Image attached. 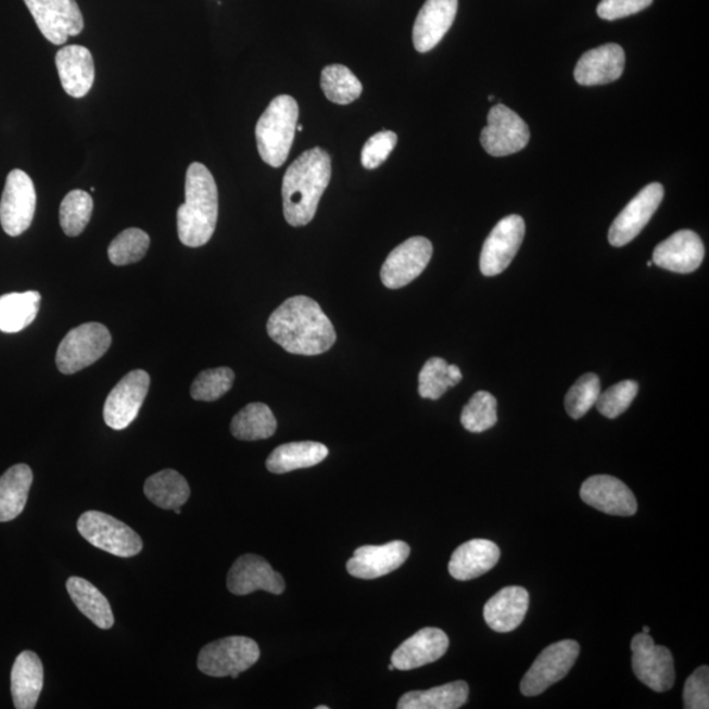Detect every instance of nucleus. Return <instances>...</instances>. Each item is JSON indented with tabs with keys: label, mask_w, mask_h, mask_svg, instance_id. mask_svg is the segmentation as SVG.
Masks as SVG:
<instances>
[{
	"label": "nucleus",
	"mask_w": 709,
	"mask_h": 709,
	"mask_svg": "<svg viewBox=\"0 0 709 709\" xmlns=\"http://www.w3.org/2000/svg\"><path fill=\"white\" fill-rule=\"evenodd\" d=\"M269 338L288 353L316 356L337 342V332L317 301L306 296L288 299L268 318Z\"/></svg>",
	"instance_id": "f257e3e1"
},
{
	"label": "nucleus",
	"mask_w": 709,
	"mask_h": 709,
	"mask_svg": "<svg viewBox=\"0 0 709 709\" xmlns=\"http://www.w3.org/2000/svg\"><path fill=\"white\" fill-rule=\"evenodd\" d=\"M331 179V159L321 148L301 154L282 179V205L287 223L305 226L316 216L319 200Z\"/></svg>",
	"instance_id": "f03ea898"
},
{
	"label": "nucleus",
	"mask_w": 709,
	"mask_h": 709,
	"mask_svg": "<svg viewBox=\"0 0 709 709\" xmlns=\"http://www.w3.org/2000/svg\"><path fill=\"white\" fill-rule=\"evenodd\" d=\"M218 218V191L215 178L203 163L187 169L186 203L178 210V236L187 248H202L215 233Z\"/></svg>",
	"instance_id": "7ed1b4c3"
},
{
	"label": "nucleus",
	"mask_w": 709,
	"mask_h": 709,
	"mask_svg": "<svg viewBox=\"0 0 709 709\" xmlns=\"http://www.w3.org/2000/svg\"><path fill=\"white\" fill-rule=\"evenodd\" d=\"M299 122V104L290 96L275 98L256 124V147L271 167L284 165L290 155Z\"/></svg>",
	"instance_id": "20e7f679"
},
{
	"label": "nucleus",
	"mask_w": 709,
	"mask_h": 709,
	"mask_svg": "<svg viewBox=\"0 0 709 709\" xmlns=\"http://www.w3.org/2000/svg\"><path fill=\"white\" fill-rule=\"evenodd\" d=\"M111 343V332L104 325H80L62 339L56 350V367L64 375L77 374L98 362L109 351Z\"/></svg>",
	"instance_id": "39448f33"
},
{
	"label": "nucleus",
	"mask_w": 709,
	"mask_h": 709,
	"mask_svg": "<svg viewBox=\"0 0 709 709\" xmlns=\"http://www.w3.org/2000/svg\"><path fill=\"white\" fill-rule=\"evenodd\" d=\"M261 649L253 638L231 636L205 645L198 658V668L210 676L233 680L258 662Z\"/></svg>",
	"instance_id": "423d86ee"
},
{
	"label": "nucleus",
	"mask_w": 709,
	"mask_h": 709,
	"mask_svg": "<svg viewBox=\"0 0 709 709\" xmlns=\"http://www.w3.org/2000/svg\"><path fill=\"white\" fill-rule=\"evenodd\" d=\"M78 531L87 542L117 557H134L142 550V539L129 526L100 511L81 514Z\"/></svg>",
	"instance_id": "0eeeda50"
},
{
	"label": "nucleus",
	"mask_w": 709,
	"mask_h": 709,
	"mask_svg": "<svg viewBox=\"0 0 709 709\" xmlns=\"http://www.w3.org/2000/svg\"><path fill=\"white\" fill-rule=\"evenodd\" d=\"M632 668L637 680L656 693L673 688L675 670L673 655L667 646L656 645L649 633H638L631 643Z\"/></svg>",
	"instance_id": "6e6552de"
},
{
	"label": "nucleus",
	"mask_w": 709,
	"mask_h": 709,
	"mask_svg": "<svg viewBox=\"0 0 709 709\" xmlns=\"http://www.w3.org/2000/svg\"><path fill=\"white\" fill-rule=\"evenodd\" d=\"M580 656V645L574 640L552 644L539 656L527 671L520 692L524 696H537L555 683L564 680Z\"/></svg>",
	"instance_id": "1a4fd4ad"
},
{
	"label": "nucleus",
	"mask_w": 709,
	"mask_h": 709,
	"mask_svg": "<svg viewBox=\"0 0 709 709\" xmlns=\"http://www.w3.org/2000/svg\"><path fill=\"white\" fill-rule=\"evenodd\" d=\"M36 190L33 179L22 169H12L0 200V224L11 237H17L33 225L36 212Z\"/></svg>",
	"instance_id": "9d476101"
},
{
	"label": "nucleus",
	"mask_w": 709,
	"mask_h": 709,
	"mask_svg": "<svg viewBox=\"0 0 709 709\" xmlns=\"http://www.w3.org/2000/svg\"><path fill=\"white\" fill-rule=\"evenodd\" d=\"M24 3L43 37L54 46H64L68 37L84 30V15L75 0H24Z\"/></svg>",
	"instance_id": "9b49d317"
},
{
	"label": "nucleus",
	"mask_w": 709,
	"mask_h": 709,
	"mask_svg": "<svg viewBox=\"0 0 709 709\" xmlns=\"http://www.w3.org/2000/svg\"><path fill=\"white\" fill-rule=\"evenodd\" d=\"M530 141L529 125L505 104L494 105L481 131V145L488 154L506 156L520 152Z\"/></svg>",
	"instance_id": "f8f14e48"
},
{
	"label": "nucleus",
	"mask_w": 709,
	"mask_h": 709,
	"mask_svg": "<svg viewBox=\"0 0 709 709\" xmlns=\"http://www.w3.org/2000/svg\"><path fill=\"white\" fill-rule=\"evenodd\" d=\"M150 388V376L142 369L129 372L106 397L103 417L113 430H124L140 413Z\"/></svg>",
	"instance_id": "ddd939ff"
},
{
	"label": "nucleus",
	"mask_w": 709,
	"mask_h": 709,
	"mask_svg": "<svg viewBox=\"0 0 709 709\" xmlns=\"http://www.w3.org/2000/svg\"><path fill=\"white\" fill-rule=\"evenodd\" d=\"M526 224L522 217L511 215L502 218L482 246L480 256L482 275L491 278L504 273L522 246Z\"/></svg>",
	"instance_id": "4468645a"
},
{
	"label": "nucleus",
	"mask_w": 709,
	"mask_h": 709,
	"mask_svg": "<svg viewBox=\"0 0 709 709\" xmlns=\"http://www.w3.org/2000/svg\"><path fill=\"white\" fill-rule=\"evenodd\" d=\"M432 243L413 237L395 248L381 267V281L389 290H400L422 274L432 258Z\"/></svg>",
	"instance_id": "2eb2a0df"
},
{
	"label": "nucleus",
	"mask_w": 709,
	"mask_h": 709,
	"mask_svg": "<svg viewBox=\"0 0 709 709\" xmlns=\"http://www.w3.org/2000/svg\"><path fill=\"white\" fill-rule=\"evenodd\" d=\"M663 193L660 183H650L640 191L615 218L608 231V242L613 248H623L635 240L661 205Z\"/></svg>",
	"instance_id": "dca6fc26"
},
{
	"label": "nucleus",
	"mask_w": 709,
	"mask_h": 709,
	"mask_svg": "<svg viewBox=\"0 0 709 709\" xmlns=\"http://www.w3.org/2000/svg\"><path fill=\"white\" fill-rule=\"evenodd\" d=\"M581 498L608 516L632 517L637 511V501L631 489L612 476L590 477L582 484Z\"/></svg>",
	"instance_id": "f3484780"
},
{
	"label": "nucleus",
	"mask_w": 709,
	"mask_h": 709,
	"mask_svg": "<svg viewBox=\"0 0 709 709\" xmlns=\"http://www.w3.org/2000/svg\"><path fill=\"white\" fill-rule=\"evenodd\" d=\"M410 556V547L405 542H391L384 545H363L347 561V572L360 580L380 579L397 570Z\"/></svg>",
	"instance_id": "a211bd4d"
},
{
	"label": "nucleus",
	"mask_w": 709,
	"mask_h": 709,
	"mask_svg": "<svg viewBox=\"0 0 709 709\" xmlns=\"http://www.w3.org/2000/svg\"><path fill=\"white\" fill-rule=\"evenodd\" d=\"M228 588L236 595H249L259 592V590L280 595L284 593L286 582L265 558L256 555H243L229 570Z\"/></svg>",
	"instance_id": "6ab92c4d"
},
{
	"label": "nucleus",
	"mask_w": 709,
	"mask_h": 709,
	"mask_svg": "<svg viewBox=\"0 0 709 709\" xmlns=\"http://www.w3.org/2000/svg\"><path fill=\"white\" fill-rule=\"evenodd\" d=\"M705 244L693 230H680L655 249L654 265L676 274L696 271L705 259Z\"/></svg>",
	"instance_id": "aec40b11"
},
{
	"label": "nucleus",
	"mask_w": 709,
	"mask_h": 709,
	"mask_svg": "<svg viewBox=\"0 0 709 709\" xmlns=\"http://www.w3.org/2000/svg\"><path fill=\"white\" fill-rule=\"evenodd\" d=\"M459 0H426L413 28L414 47L428 53L443 40L455 22Z\"/></svg>",
	"instance_id": "412c9836"
},
{
	"label": "nucleus",
	"mask_w": 709,
	"mask_h": 709,
	"mask_svg": "<svg viewBox=\"0 0 709 709\" xmlns=\"http://www.w3.org/2000/svg\"><path fill=\"white\" fill-rule=\"evenodd\" d=\"M625 66V53L618 43H606L588 50L575 66L574 78L581 86L611 84L621 77Z\"/></svg>",
	"instance_id": "4be33fe9"
},
{
	"label": "nucleus",
	"mask_w": 709,
	"mask_h": 709,
	"mask_svg": "<svg viewBox=\"0 0 709 709\" xmlns=\"http://www.w3.org/2000/svg\"><path fill=\"white\" fill-rule=\"evenodd\" d=\"M450 640L442 630L423 629L407 638L392 655L397 670H414L441 660L448 650Z\"/></svg>",
	"instance_id": "5701e85b"
},
{
	"label": "nucleus",
	"mask_w": 709,
	"mask_h": 709,
	"mask_svg": "<svg viewBox=\"0 0 709 709\" xmlns=\"http://www.w3.org/2000/svg\"><path fill=\"white\" fill-rule=\"evenodd\" d=\"M55 65L67 96L79 99L90 92L96 80V64L89 49L80 46L62 48L55 55Z\"/></svg>",
	"instance_id": "b1692460"
},
{
	"label": "nucleus",
	"mask_w": 709,
	"mask_h": 709,
	"mask_svg": "<svg viewBox=\"0 0 709 709\" xmlns=\"http://www.w3.org/2000/svg\"><path fill=\"white\" fill-rule=\"evenodd\" d=\"M499 557L501 550L497 544L485 539H474L461 544L452 554L448 572L452 579L457 581L479 579L498 564Z\"/></svg>",
	"instance_id": "393cba45"
},
{
	"label": "nucleus",
	"mask_w": 709,
	"mask_h": 709,
	"mask_svg": "<svg viewBox=\"0 0 709 709\" xmlns=\"http://www.w3.org/2000/svg\"><path fill=\"white\" fill-rule=\"evenodd\" d=\"M530 594L520 586H508L488 600L484 607L486 624L495 632L516 631L529 610Z\"/></svg>",
	"instance_id": "a878e982"
},
{
	"label": "nucleus",
	"mask_w": 709,
	"mask_h": 709,
	"mask_svg": "<svg viewBox=\"0 0 709 709\" xmlns=\"http://www.w3.org/2000/svg\"><path fill=\"white\" fill-rule=\"evenodd\" d=\"M43 686L40 657L25 650L17 656L11 673V693L17 709H33L39 701Z\"/></svg>",
	"instance_id": "bb28decb"
},
{
	"label": "nucleus",
	"mask_w": 709,
	"mask_h": 709,
	"mask_svg": "<svg viewBox=\"0 0 709 709\" xmlns=\"http://www.w3.org/2000/svg\"><path fill=\"white\" fill-rule=\"evenodd\" d=\"M34 473L27 464H17L0 477V523L16 519L27 505Z\"/></svg>",
	"instance_id": "cd10ccee"
},
{
	"label": "nucleus",
	"mask_w": 709,
	"mask_h": 709,
	"mask_svg": "<svg viewBox=\"0 0 709 709\" xmlns=\"http://www.w3.org/2000/svg\"><path fill=\"white\" fill-rule=\"evenodd\" d=\"M329 455V450L322 443L294 442L280 445L268 456L266 466L269 472L284 474L293 470L317 466Z\"/></svg>",
	"instance_id": "c85d7f7f"
},
{
	"label": "nucleus",
	"mask_w": 709,
	"mask_h": 709,
	"mask_svg": "<svg viewBox=\"0 0 709 709\" xmlns=\"http://www.w3.org/2000/svg\"><path fill=\"white\" fill-rule=\"evenodd\" d=\"M67 593L78 607V610L102 630L112 629L115 624L109 599L104 597L91 582L71 577L66 582Z\"/></svg>",
	"instance_id": "c756f323"
},
{
	"label": "nucleus",
	"mask_w": 709,
	"mask_h": 709,
	"mask_svg": "<svg viewBox=\"0 0 709 709\" xmlns=\"http://www.w3.org/2000/svg\"><path fill=\"white\" fill-rule=\"evenodd\" d=\"M469 696L467 682L456 681L447 685L410 692L398 700V709H457L466 705Z\"/></svg>",
	"instance_id": "7c9ffc66"
},
{
	"label": "nucleus",
	"mask_w": 709,
	"mask_h": 709,
	"mask_svg": "<svg viewBox=\"0 0 709 709\" xmlns=\"http://www.w3.org/2000/svg\"><path fill=\"white\" fill-rule=\"evenodd\" d=\"M147 497L163 510L181 508L190 498V486L177 470L165 469L150 476L143 486Z\"/></svg>",
	"instance_id": "2f4dec72"
},
{
	"label": "nucleus",
	"mask_w": 709,
	"mask_h": 709,
	"mask_svg": "<svg viewBox=\"0 0 709 709\" xmlns=\"http://www.w3.org/2000/svg\"><path fill=\"white\" fill-rule=\"evenodd\" d=\"M39 292L9 293L0 297V331L14 334L28 328L40 309Z\"/></svg>",
	"instance_id": "473e14b6"
},
{
	"label": "nucleus",
	"mask_w": 709,
	"mask_h": 709,
	"mask_svg": "<svg viewBox=\"0 0 709 709\" xmlns=\"http://www.w3.org/2000/svg\"><path fill=\"white\" fill-rule=\"evenodd\" d=\"M276 429H278V422H276L273 410L266 404L261 403L243 407L230 425L231 434L240 441L248 442L271 438Z\"/></svg>",
	"instance_id": "72a5a7b5"
},
{
	"label": "nucleus",
	"mask_w": 709,
	"mask_h": 709,
	"mask_svg": "<svg viewBox=\"0 0 709 709\" xmlns=\"http://www.w3.org/2000/svg\"><path fill=\"white\" fill-rule=\"evenodd\" d=\"M461 379L459 367L448 364L442 357H431L419 374V395L422 398L439 400L450 388L459 384Z\"/></svg>",
	"instance_id": "f704fd0d"
},
{
	"label": "nucleus",
	"mask_w": 709,
	"mask_h": 709,
	"mask_svg": "<svg viewBox=\"0 0 709 709\" xmlns=\"http://www.w3.org/2000/svg\"><path fill=\"white\" fill-rule=\"evenodd\" d=\"M321 87L331 103L342 105L355 102L363 92L360 80L343 65L326 66L321 75Z\"/></svg>",
	"instance_id": "c9c22d12"
},
{
	"label": "nucleus",
	"mask_w": 709,
	"mask_h": 709,
	"mask_svg": "<svg viewBox=\"0 0 709 709\" xmlns=\"http://www.w3.org/2000/svg\"><path fill=\"white\" fill-rule=\"evenodd\" d=\"M93 210L90 193L81 190L68 192L62 200L60 224L67 237H78L89 225Z\"/></svg>",
	"instance_id": "e433bc0d"
},
{
	"label": "nucleus",
	"mask_w": 709,
	"mask_h": 709,
	"mask_svg": "<svg viewBox=\"0 0 709 709\" xmlns=\"http://www.w3.org/2000/svg\"><path fill=\"white\" fill-rule=\"evenodd\" d=\"M460 419L464 429L474 434L494 428L498 420L497 400L489 392H477L464 406Z\"/></svg>",
	"instance_id": "4c0bfd02"
},
{
	"label": "nucleus",
	"mask_w": 709,
	"mask_h": 709,
	"mask_svg": "<svg viewBox=\"0 0 709 709\" xmlns=\"http://www.w3.org/2000/svg\"><path fill=\"white\" fill-rule=\"evenodd\" d=\"M149 246L150 237L147 231L137 228L124 230L110 244V261L115 266L131 265L147 255Z\"/></svg>",
	"instance_id": "58836bf2"
},
{
	"label": "nucleus",
	"mask_w": 709,
	"mask_h": 709,
	"mask_svg": "<svg viewBox=\"0 0 709 709\" xmlns=\"http://www.w3.org/2000/svg\"><path fill=\"white\" fill-rule=\"evenodd\" d=\"M235 379L233 369L228 367L205 369L192 382V398L205 403L221 398L233 387Z\"/></svg>",
	"instance_id": "ea45409f"
},
{
	"label": "nucleus",
	"mask_w": 709,
	"mask_h": 709,
	"mask_svg": "<svg viewBox=\"0 0 709 709\" xmlns=\"http://www.w3.org/2000/svg\"><path fill=\"white\" fill-rule=\"evenodd\" d=\"M599 394L600 380L598 376L595 374L583 375L570 388L567 397H565V410L573 419H581L597 404Z\"/></svg>",
	"instance_id": "a19ab883"
},
{
	"label": "nucleus",
	"mask_w": 709,
	"mask_h": 709,
	"mask_svg": "<svg viewBox=\"0 0 709 709\" xmlns=\"http://www.w3.org/2000/svg\"><path fill=\"white\" fill-rule=\"evenodd\" d=\"M638 393V384L633 380H625L608 388L600 393L597 404L598 412L606 418L615 419L621 416L633 403Z\"/></svg>",
	"instance_id": "79ce46f5"
},
{
	"label": "nucleus",
	"mask_w": 709,
	"mask_h": 709,
	"mask_svg": "<svg viewBox=\"0 0 709 709\" xmlns=\"http://www.w3.org/2000/svg\"><path fill=\"white\" fill-rule=\"evenodd\" d=\"M398 137L391 130H382L374 135L362 150V165L367 169H375L382 165L391 155Z\"/></svg>",
	"instance_id": "37998d69"
},
{
	"label": "nucleus",
	"mask_w": 709,
	"mask_h": 709,
	"mask_svg": "<svg viewBox=\"0 0 709 709\" xmlns=\"http://www.w3.org/2000/svg\"><path fill=\"white\" fill-rule=\"evenodd\" d=\"M683 702L686 709L709 708V669L700 667L696 669L686 681L683 689Z\"/></svg>",
	"instance_id": "c03bdc74"
},
{
	"label": "nucleus",
	"mask_w": 709,
	"mask_h": 709,
	"mask_svg": "<svg viewBox=\"0 0 709 709\" xmlns=\"http://www.w3.org/2000/svg\"><path fill=\"white\" fill-rule=\"evenodd\" d=\"M651 3L654 0H602L597 12L600 18L612 22L638 14L648 9Z\"/></svg>",
	"instance_id": "a18cd8bd"
},
{
	"label": "nucleus",
	"mask_w": 709,
	"mask_h": 709,
	"mask_svg": "<svg viewBox=\"0 0 709 709\" xmlns=\"http://www.w3.org/2000/svg\"><path fill=\"white\" fill-rule=\"evenodd\" d=\"M296 130H299V131H303V130H304L303 125H299V124H297Z\"/></svg>",
	"instance_id": "49530a36"
},
{
	"label": "nucleus",
	"mask_w": 709,
	"mask_h": 709,
	"mask_svg": "<svg viewBox=\"0 0 709 709\" xmlns=\"http://www.w3.org/2000/svg\"><path fill=\"white\" fill-rule=\"evenodd\" d=\"M643 632H644V633H649V632H650V629H649V626H644V630H643Z\"/></svg>",
	"instance_id": "de8ad7c7"
},
{
	"label": "nucleus",
	"mask_w": 709,
	"mask_h": 709,
	"mask_svg": "<svg viewBox=\"0 0 709 709\" xmlns=\"http://www.w3.org/2000/svg\"><path fill=\"white\" fill-rule=\"evenodd\" d=\"M316 708H317V709H329L328 706H318V707H316Z\"/></svg>",
	"instance_id": "09e8293b"
},
{
	"label": "nucleus",
	"mask_w": 709,
	"mask_h": 709,
	"mask_svg": "<svg viewBox=\"0 0 709 709\" xmlns=\"http://www.w3.org/2000/svg\"><path fill=\"white\" fill-rule=\"evenodd\" d=\"M388 669L391 670V671L394 670V669H395V668H394V664H393V663L389 664V668H388Z\"/></svg>",
	"instance_id": "8fccbe9b"
},
{
	"label": "nucleus",
	"mask_w": 709,
	"mask_h": 709,
	"mask_svg": "<svg viewBox=\"0 0 709 709\" xmlns=\"http://www.w3.org/2000/svg\"><path fill=\"white\" fill-rule=\"evenodd\" d=\"M646 266H648V267L654 266V262H648V263H646Z\"/></svg>",
	"instance_id": "3c124183"
},
{
	"label": "nucleus",
	"mask_w": 709,
	"mask_h": 709,
	"mask_svg": "<svg viewBox=\"0 0 709 709\" xmlns=\"http://www.w3.org/2000/svg\"><path fill=\"white\" fill-rule=\"evenodd\" d=\"M174 511L177 512V514H180V512H181V508H175Z\"/></svg>",
	"instance_id": "603ef678"
},
{
	"label": "nucleus",
	"mask_w": 709,
	"mask_h": 709,
	"mask_svg": "<svg viewBox=\"0 0 709 709\" xmlns=\"http://www.w3.org/2000/svg\"><path fill=\"white\" fill-rule=\"evenodd\" d=\"M493 99H494L493 96L489 97V100H491V102H493Z\"/></svg>",
	"instance_id": "864d4df0"
}]
</instances>
